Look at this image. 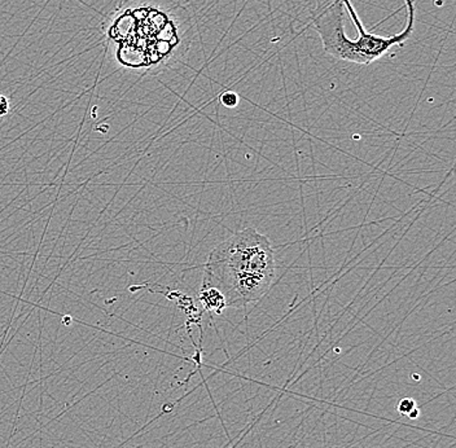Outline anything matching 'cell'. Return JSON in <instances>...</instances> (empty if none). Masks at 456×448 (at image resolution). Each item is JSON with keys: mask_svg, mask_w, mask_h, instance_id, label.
<instances>
[{"mask_svg": "<svg viewBox=\"0 0 456 448\" xmlns=\"http://www.w3.org/2000/svg\"><path fill=\"white\" fill-rule=\"evenodd\" d=\"M10 112V100L4 95H0V117L5 116Z\"/></svg>", "mask_w": 456, "mask_h": 448, "instance_id": "cell-6", "label": "cell"}, {"mask_svg": "<svg viewBox=\"0 0 456 448\" xmlns=\"http://www.w3.org/2000/svg\"><path fill=\"white\" fill-rule=\"evenodd\" d=\"M239 102H240V98L233 91H226V93L221 95V102L226 108L238 107Z\"/></svg>", "mask_w": 456, "mask_h": 448, "instance_id": "cell-4", "label": "cell"}, {"mask_svg": "<svg viewBox=\"0 0 456 448\" xmlns=\"http://www.w3.org/2000/svg\"><path fill=\"white\" fill-rule=\"evenodd\" d=\"M199 301L205 310L209 311L214 315H221L228 307L226 297L224 296V293L218 288L207 284V282H202V287L199 293Z\"/></svg>", "mask_w": 456, "mask_h": 448, "instance_id": "cell-3", "label": "cell"}, {"mask_svg": "<svg viewBox=\"0 0 456 448\" xmlns=\"http://www.w3.org/2000/svg\"><path fill=\"white\" fill-rule=\"evenodd\" d=\"M275 268L270 240L247 228L214 248L205 265L204 282L224 293L228 307L242 308L266 296Z\"/></svg>", "mask_w": 456, "mask_h": 448, "instance_id": "cell-2", "label": "cell"}, {"mask_svg": "<svg viewBox=\"0 0 456 448\" xmlns=\"http://www.w3.org/2000/svg\"><path fill=\"white\" fill-rule=\"evenodd\" d=\"M399 412L406 413V415H411L415 408V402L412 399H403V401L399 403L398 407Z\"/></svg>", "mask_w": 456, "mask_h": 448, "instance_id": "cell-5", "label": "cell"}, {"mask_svg": "<svg viewBox=\"0 0 456 448\" xmlns=\"http://www.w3.org/2000/svg\"><path fill=\"white\" fill-rule=\"evenodd\" d=\"M107 33L122 67L155 74L183 59L193 24L175 0H127L113 14Z\"/></svg>", "mask_w": 456, "mask_h": 448, "instance_id": "cell-1", "label": "cell"}]
</instances>
